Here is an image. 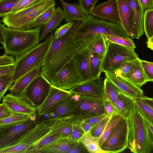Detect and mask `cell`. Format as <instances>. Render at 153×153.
Segmentation results:
<instances>
[{"instance_id": "obj_52", "label": "cell", "mask_w": 153, "mask_h": 153, "mask_svg": "<svg viewBox=\"0 0 153 153\" xmlns=\"http://www.w3.org/2000/svg\"><path fill=\"white\" fill-rule=\"evenodd\" d=\"M13 114L4 103L0 104V120L9 116Z\"/></svg>"}, {"instance_id": "obj_22", "label": "cell", "mask_w": 153, "mask_h": 153, "mask_svg": "<svg viewBox=\"0 0 153 153\" xmlns=\"http://www.w3.org/2000/svg\"><path fill=\"white\" fill-rule=\"evenodd\" d=\"M73 94L69 91L58 88L51 85L48 96L42 104L37 109V114L42 115L58 102Z\"/></svg>"}, {"instance_id": "obj_59", "label": "cell", "mask_w": 153, "mask_h": 153, "mask_svg": "<svg viewBox=\"0 0 153 153\" xmlns=\"http://www.w3.org/2000/svg\"><path fill=\"white\" fill-rule=\"evenodd\" d=\"M147 47L151 50H153V36L150 38L148 39L147 42Z\"/></svg>"}, {"instance_id": "obj_24", "label": "cell", "mask_w": 153, "mask_h": 153, "mask_svg": "<svg viewBox=\"0 0 153 153\" xmlns=\"http://www.w3.org/2000/svg\"><path fill=\"white\" fill-rule=\"evenodd\" d=\"M41 66L34 68L16 81L8 89L9 94L16 97L20 96L33 79L40 73Z\"/></svg>"}, {"instance_id": "obj_16", "label": "cell", "mask_w": 153, "mask_h": 153, "mask_svg": "<svg viewBox=\"0 0 153 153\" xmlns=\"http://www.w3.org/2000/svg\"><path fill=\"white\" fill-rule=\"evenodd\" d=\"M90 13L93 16L121 25L117 0H108L95 6Z\"/></svg>"}, {"instance_id": "obj_49", "label": "cell", "mask_w": 153, "mask_h": 153, "mask_svg": "<svg viewBox=\"0 0 153 153\" xmlns=\"http://www.w3.org/2000/svg\"><path fill=\"white\" fill-rule=\"evenodd\" d=\"M42 0H20L11 11L14 12L28 7L39 2Z\"/></svg>"}, {"instance_id": "obj_35", "label": "cell", "mask_w": 153, "mask_h": 153, "mask_svg": "<svg viewBox=\"0 0 153 153\" xmlns=\"http://www.w3.org/2000/svg\"><path fill=\"white\" fill-rule=\"evenodd\" d=\"M143 29L148 39L153 36V8L145 10L143 17Z\"/></svg>"}, {"instance_id": "obj_23", "label": "cell", "mask_w": 153, "mask_h": 153, "mask_svg": "<svg viewBox=\"0 0 153 153\" xmlns=\"http://www.w3.org/2000/svg\"><path fill=\"white\" fill-rule=\"evenodd\" d=\"M121 25L128 36L131 37L133 27V11L127 0H117Z\"/></svg>"}, {"instance_id": "obj_25", "label": "cell", "mask_w": 153, "mask_h": 153, "mask_svg": "<svg viewBox=\"0 0 153 153\" xmlns=\"http://www.w3.org/2000/svg\"><path fill=\"white\" fill-rule=\"evenodd\" d=\"M77 141L70 140L68 137H61L42 147L38 153H67Z\"/></svg>"}, {"instance_id": "obj_48", "label": "cell", "mask_w": 153, "mask_h": 153, "mask_svg": "<svg viewBox=\"0 0 153 153\" xmlns=\"http://www.w3.org/2000/svg\"><path fill=\"white\" fill-rule=\"evenodd\" d=\"M140 62L148 82L153 81V63L140 59Z\"/></svg>"}, {"instance_id": "obj_50", "label": "cell", "mask_w": 153, "mask_h": 153, "mask_svg": "<svg viewBox=\"0 0 153 153\" xmlns=\"http://www.w3.org/2000/svg\"><path fill=\"white\" fill-rule=\"evenodd\" d=\"M89 153L84 145L79 141L75 145L67 152V153Z\"/></svg>"}, {"instance_id": "obj_42", "label": "cell", "mask_w": 153, "mask_h": 153, "mask_svg": "<svg viewBox=\"0 0 153 153\" xmlns=\"http://www.w3.org/2000/svg\"><path fill=\"white\" fill-rule=\"evenodd\" d=\"M112 116L108 115L105 117L92 126L90 130L91 134L95 137H99L103 131Z\"/></svg>"}, {"instance_id": "obj_31", "label": "cell", "mask_w": 153, "mask_h": 153, "mask_svg": "<svg viewBox=\"0 0 153 153\" xmlns=\"http://www.w3.org/2000/svg\"><path fill=\"white\" fill-rule=\"evenodd\" d=\"M103 57L95 53H91L89 68L91 79L100 77L102 72L101 64Z\"/></svg>"}, {"instance_id": "obj_28", "label": "cell", "mask_w": 153, "mask_h": 153, "mask_svg": "<svg viewBox=\"0 0 153 153\" xmlns=\"http://www.w3.org/2000/svg\"><path fill=\"white\" fill-rule=\"evenodd\" d=\"M63 8L65 22L82 21L87 16L76 3L70 4L63 0H59Z\"/></svg>"}, {"instance_id": "obj_7", "label": "cell", "mask_w": 153, "mask_h": 153, "mask_svg": "<svg viewBox=\"0 0 153 153\" xmlns=\"http://www.w3.org/2000/svg\"><path fill=\"white\" fill-rule=\"evenodd\" d=\"M105 41L107 49L101 63L102 72H113L124 62L139 58L134 50Z\"/></svg>"}, {"instance_id": "obj_37", "label": "cell", "mask_w": 153, "mask_h": 153, "mask_svg": "<svg viewBox=\"0 0 153 153\" xmlns=\"http://www.w3.org/2000/svg\"><path fill=\"white\" fill-rule=\"evenodd\" d=\"M107 49V43L104 36L100 34L91 46V53H95L104 56Z\"/></svg>"}, {"instance_id": "obj_1", "label": "cell", "mask_w": 153, "mask_h": 153, "mask_svg": "<svg viewBox=\"0 0 153 153\" xmlns=\"http://www.w3.org/2000/svg\"><path fill=\"white\" fill-rule=\"evenodd\" d=\"M127 122V148L134 153H150L153 149V137L149 130L146 118L134 102L122 115Z\"/></svg>"}, {"instance_id": "obj_44", "label": "cell", "mask_w": 153, "mask_h": 153, "mask_svg": "<svg viewBox=\"0 0 153 153\" xmlns=\"http://www.w3.org/2000/svg\"><path fill=\"white\" fill-rule=\"evenodd\" d=\"M62 137L61 134L59 132L54 133L45 137L35 145L33 148L32 153H38V151L42 147Z\"/></svg>"}, {"instance_id": "obj_55", "label": "cell", "mask_w": 153, "mask_h": 153, "mask_svg": "<svg viewBox=\"0 0 153 153\" xmlns=\"http://www.w3.org/2000/svg\"><path fill=\"white\" fill-rule=\"evenodd\" d=\"M14 64L8 65L0 66V76L4 74L13 71L15 68Z\"/></svg>"}, {"instance_id": "obj_18", "label": "cell", "mask_w": 153, "mask_h": 153, "mask_svg": "<svg viewBox=\"0 0 153 153\" xmlns=\"http://www.w3.org/2000/svg\"><path fill=\"white\" fill-rule=\"evenodd\" d=\"M106 78L112 82L120 91L134 99L143 95L141 88L125 78L116 76L113 72H105Z\"/></svg>"}, {"instance_id": "obj_13", "label": "cell", "mask_w": 153, "mask_h": 153, "mask_svg": "<svg viewBox=\"0 0 153 153\" xmlns=\"http://www.w3.org/2000/svg\"><path fill=\"white\" fill-rule=\"evenodd\" d=\"M49 82L54 87L68 91L83 82L73 58L56 74Z\"/></svg>"}, {"instance_id": "obj_40", "label": "cell", "mask_w": 153, "mask_h": 153, "mask_svg": "<svg viewBox=\"0 0 153 153\" xmlns=\"http://www.w3.org/2000/svg\"><path fill=\"white\" fill-rule=\"evenodd\" d=\"M13 72L4 74L0 76V102L12 84V81Z\"/></svg>"}, {"instance_id": "obj_45", "label": "cell", "mask_w": 153, "mask_h": 153, "mask_svg": "<svg viewBox=\"0 0 153 153\" xmlns=\"http://www.w3.org/2000/svg\"><path fill=\"white\" fill-rule=\"evenodd\" d=\"M79 5L86 16L89 15L98 0H78Z\"/></svg>"}, {"instance_id": "obj_20", "label": "cell", "mask_w": 153, "mask_h": 153, "mask_svg": "<svg viewBox=\"0 0 153 153\" xmlns=\"http://www.w3.org/2000/svg\"><path fill=\"white\" fill-rule=\"evenodd\" d=\"M95 39L88 47L76 53L73 57L77 69L83 82L91 79L89 68L90 47Z\"/></svg>"}, {"instance_id": "obj_32", "label": "cell", "mask_w": 153, "mask_h": 153, "mask_svg": "<svg viewBox=\"0 0 153 153\" xmlns=\"http://www.w3.org/2000/svg\"><path fill=\"white\" fill-rule=\"evenodd\" d=\"M103 83L104 91L106 99L115 107L118 95L121 91L112 82L106 78L104 80Z\"/></svg>"}, {"instance_id": "obj_6", "label": "cell", "mask_w": 153, "mask_h": 153, "mask_svg": "<svg viewBox=\"0 0 153 153\" xmlns=\"http://www.w3.org/2000/svg\"><path fill=\"white\" fill-rule=\"evenodd\" d=\"M79 41L72 38L52 60L45 66L40 68V73L49 82L56 74L79 51L88 47L99 35Z\"/></svg>"}, {"instance_id": "obj_51", "label": "cell", "mask_w": 153, "mask_h": 153, "mask_svg": "<svg viewBox=\"0 0 153 153\" xmlns=\"http://www.w3.org/2000/svg\"><path fill=\"white\" fill-rule=\"evenodd\" d=\"M14 61V58L12 56H8L5 53L2 56H0V66L13 64Z\"/></svg>"}, {"instance_id": "obj_46", "label": "cell", "mask_w": 153, "mask_h": 153, "mask_svg": "<svg viewBox=\"0 0 153 153\" xmlns=\"http://www.w3.org/2000/svg\"><path fill=\"white\" fill-rule=\"evenodd\" d=\"M74 22H71L61 25L56 29L53 34V38L54 39H59L66 34L70 30Z\"/></svg>"}, {"instance_id": "obj_43", "label": "cell", "mask_w": 153, "mask_h": 153, "mask_svg": "<svg viewBox=\"0 0 153 153\" xmlns=\"http://www.w3.org/2000/svg\"><path fill=\"white\" fill-rule=\"evenodd\" d=\"M20 0H0V17L10 13Z\"/></svg>"}, {"instance_id": "obj_47", "label": "cell", "mask_w": 153, "mask_h": 153, "mask_svg": "<svg viewBox=\"0 0 153 153\" xmlns=\"http://www.w3.org/2000/svg\"><path fill=\"white\" fill-rule=\"evenodd\" d=\"M134 61L124 62L112 72L116 76L124 78L130 70Z\"/></svg>"}, {"instance_id": "obj_14", "label": "cell", "mask_w": 153, "mask_h": 153, "mask_svg": "<svg viewBox=\"0 0 153 153\" xmlns=\"http://www.w3.org/2000/svg\"><path fill=\"white\" fill-rule=\"evenodd\" d=\"M73 94L58 102L42 115L37 114V123L73 117L76 103L73 97Z\"/></svg>"}, {"instance_id": "obj_54", "label": "cell", "mask_w": 153, "mask_h": 153, "mask_svg": "<svg viewBox=\"0 0 153 153\" xmlns=\"http://www.w3.org/2000/svg\"><path fill=\"white\" fill-rule=\"evenodd\" d=\"M108 115L107 114H104L82 120L89 123L92 127L103 118Z\"/></svg>"}, {"instance_id": "obj_29", "label": "cell", "mask_w": 153, "mask_h": 153, "mask_svg": "<svg viewBox=\"0 0 153 153\" xmlns=\"http://www.w3.org/2000/svg\"><path fill=\"white\" fill-rule=\"evenodd\" d=\"M134 102L148 120L153 123V99L143 95L134 99Z\"/></svg>"}, {"instance_id": "obj_58", "label": "cell", "mask_w": 153, "mask_h": 153, "mask_svg": "<svg viewBox=\"0 0 153 153\" xmlns=\"http://www.w3.org/2000/svg\"><path fill=\"white\" fill-rule=\"evenodd\" d=\"M4 26L1 23L0 20V43L3 45L4 44Z\"/></svg>"}, {"instance_id": "obj_2", "label": "cell", "mask_w": 153, "mask_h": 153, "mask_svg": "<svg viewBox=\"0 0 153 153\" xmlns=\"http://www.w3.org/2000/svg\"><path fill=\"white\" fill-rule=\"evenodd\" d=\"M97 34L129 37L120 24L95 17L87 16L80 21L72 32L71 37L75 41L90 38Z\"/></svg>"}, {"instance_id": "obj_41", "label": "cell", "mask_w": 153, "mask_h": 153, "mask_svg": "<svg viewBox=\"0 0 153 153\" xmlns=\"http://www.w3.org/2000/svg\"><path fill=\"white\" fill-rule=\"evenodd\" d=\"M55 6H53L40 15L35 20L33 28H41L47 22L55 10Z\"/></svg>"}, {"instance_id": "obj_12", "label": "cell", "mask_w": 153, "mask_h": 153, "mask_svg": "<svg viewBox=\"0 0 153 153\" xmlns=\"http://www.w3.org/2000/svg\"><path fill=\"white\" fill-rule=\"evenodd\" d=\"M123 117L102 145L101 148L107 153L120 152L127 148L128 126L126 119Z\"/></svg>"}, {"instance_id": "obj_53", "label": "cell", "mask_w": 153, "mask_h": 153, "mask_svg": "<svg viewBox=\"0 0 153 153\" xmlns=\"http://www.w3.org/2000/svg\"><path fill=\"white\" fill-rule=\"evenodd\" d=\"M104 106L105 110L108 115L112 116L114 114H116V108L109 101L105 100Z\"/></svg>"}, {"instance_id": "obj_56", "label": "cell", "mask_w": 153, "mask_h": 153, "mask_svg": "<svg viewBox=\"0 0 153 153\" xmlns=\"http://www.w3.org/2000/svg\"><path fill=\"white\" fill-rule=\"evenodd\" d=\"M144 10L153 8V0H139Z\"/></svg>"}, {"instance_id": "obj_9", "label": "cell", "mask_w": 153, "mask_h": 153, "mask_svg": "<svg viewBox=\"0 0 153 153\" xmlns=\"http://www.w3.org/2000/svg\"><path fill=\"white\" fill-rule=\"evenodd\" d=\"M37 113L28 120L0 127V151L14 144L21 136L37 123Z\"/></svg>"}, {"instance_id": "obj_19", "label": "cell", "mask_w": 153, "mask_h": 153, "mask_svg": "<svg viewBox=\"0 0 153 153\" xmlns=\"http://www.w3.org/2000/svg\"><path fill=\"white\" fill-rule=\"evenodd\" d=\"M80 21L74 22L70 30L62 37L58 39L53 38L40 68H43L49 63L67 45L72 39L73 31Z\"/></svg>"}, {"instance_id": "obj_11", "label": "cell", "mask_w": 153, "mask_h": 153, "mask_svg": "<svg viewBox=\"0 0 153 153\" xmlns=\"http://www.w3.org/2000/svg\"><path fill=\"white\" fill-rule=\"evenodd\" d=\"M105 100L101 98L79 95L74 111L73 117L82 120L108 114L104 106Z\"/></svg>"}, {"instance_id": "obj_33", "label": "cell", "mask_w": 153, "mask_h": 153, "mask_svg": "<svg viewBox=\"0 0 153 153\" xmlns=\"http://www.w3.org/2000/svg\"><path fill=\"white\" fill-rule=\"evenodd\" d=\"M133 102V99L123 93L120 92L115 102L116 114L122 116Z\"/></svg>"}, {"instance_id": "obj_21", "label": "cell", "mask_w": 153, "mask_h": 153, "mask_svg": "<svg viewBox=\"0 0 153 153\" xmlns=\"http://www.w3.org/2000/svg\"><path fill=\"white\" fill-rule=\"evenodd\" d=\"M134 13L133 27L131 38L138 39L143 35L144 10L139 0H127Z\"/></svg>"}, {"instance_id": "obj_38", "label": "cell", "mask_w": 153, "mask_h": 153, "mask_svg": "<svg viewBox=\"0 0 153 153\" xmlns=\"http://www.w3.org/2000/svg\"><path fill=\"white\" fill-rule=\"evenodd\" d=\"M31 115L13 113L9 116L0 120V127L25 121L30 118Z\"/></svg>"}, {"instance_id": "obj_15", "label": "cell", "mask_w": 153, "mask_h": 153, "mask_svg": "<svg viewBox=\"0 0 153 153\" xmlns=\"http://www.w3.org/2000/svg\"><path fill=\"white\" fill-rule=\"evenodd\" d=\"M69 91L74 94L107 100L104 91L103 82L100 77L83 82Z\"/></svg>"}, {"instance_id": "obj_26", "label": "cell", "mask_w": 153, "mask_h": 153, "mask_svg": "<svg viewBox=\"0 0 153 153\" xmlns=\"http://www.w3.org/2000/svg\"><path fill=\"white\" fill-rule=\"evenodd\" d=\"M124 78L140 88L148 82L139 58L134 61L130 70Z\"/></svg>"}, {"instance_id": "obj_17", "label": "cell", "mask_w": 153, "mask_h": 153, "mask_svg": "<svg viewBox=\"0 0 153 153\" xmlns=\"http://www.w3.org/2000/svg\"><path fill=\"white\" fill-rule=\"evenodd\" d=\"M4 103L13 113L32 115L36 113V109L21 96H13L8 94L3 97Z\"/></svg>"}, {"instance_id": "obj_30", "label": "cell", "mask_w": 153, "mask_h": 153, "mask_svg": "<svg viewBox=\"0 0 153 153\" xmlns=\"http://www.w3.org/2000/svg\"><path fill=\"white\" fill-rule=\"evenodd\" d=\"M99 137L93 136L90 131L85 132L79 141L82 143L90 153H107L103 150L100 146L99 143Z\"/></svg>"}, {"instance_id": "obj_10", "label": "cell", "mask_w": 153, "mask_h": 153, "mask_svg": "<svg viewBox=\"0 0 153 153\" xmlns=\"http://www.w3.org/2000/svg\"><path fill=\"white\" fill-rule=\"evenodd\" d=\"M51 87L50 82L40 73L20 96L37 110L45 100Z\"/></svg>"}, {"instance_id": "obj_57", "label": "cell", "mask_w": 153, "mask_h": 153, "mask_svg": "<svg viewBox=\"0 0 153 153\" xmlns=\"http://www.w3.org/2000/svg\"><path fill=\"white\" fill-rule=\"evenodd\" d=\"M80 120L82 126L85 132L89 131L92 127L91 125L83 120Z\"/></svg>"}, {"instance_id": "obj_4", "label": "cell", "mask_w": 153, "mask_h": 153, "mask_svg": "<svg viewBox=\"0 0 153 153\" xmlns=\"http://www.w3.org/2000/svg\"><path fill=\"white\" fill-rule=\"evenodd\" d=\"M54 0H42L36 4L2 17L1 21L9 28L29 30L33 28L36 19L42 13L55 5Z\"/></svg>"}, {"instance_id": "obj_34", "label": "cell", "mask_w": 153, "mask_h": 153, "mask_svg": "<svg viewBox=\"0 0 153 153\" xmlns=\"http://www.w3.org/2000/svg\"><path fill=\"white\" fill-rule=\"evenodd\" d=\"M123 117L121 115L118 114H114L112 116L103 131L99 137L98 143L101 148L112 130Z\"/></svg>"}, {"instance_id": "obj_27", "label": "cell", "mask_w": 153, "mask_h": 153, "mask_svg": "<svg viewBox=\"0 0 153 153\" xmlns=\"http://www.w3.org/2000/svg\"><path fill=\"white\" fill-rule=\"evenodd\" d=\"M65 19L63 10L60 7H57L51 18L43 26L40 35L39 42L44 40L49 33L59 26L62 20Z\"/></svg>"}, {"instance_id": "obj_5", "label": "cell", "mask_w": 153, "mask_h": 153, "mask_svg": "<svg viewBox=\"0 0 153 153\" xmlns=\"http://www.w3.org/2000/svg\"><path fill=\"white\" fill-rule=\"evenodd\" d=\"M51 32L44 42L16 58L12 84L33 69L41 66L53 39V31Z\"/></svg>"}, {"instance_id": "obj_39", "label": "cell", "mask_w": 153, "mask_h": 153, "mask_svg": "<svg viewBox=\"0 0 153 153\" xmlns=\"http://www.w3.org/2000/svg\"><path fill=\"white\" fill-rule=\"evenodd\" d=\"M72 131L68 138L71 140L78 141L82 136L85 132L82 126L80 120L73 117L71 118Z\"/></svg>"}, {"instance_id": "obj_36", "label": "cell", "mask_w": 153, "mask_h": 153, "mask_svg": "<svg viewBox=\"0 0 153 153\" xmlns=\"http://www.w3.org/2000/svg\"><path fill=\"white\" fill-rule=\"evenodd\" d=\"M105 40L112 43L134 50L136 47L133 40L129 37L108 35H103Z\"/></svg>"}, {"instance_id": "obj_8", "label": "cell", "mask_w": 153, "mask_h": 153, "mask_svg": "<svg viewBox=\"0 0 153 153\" xmlns=\"http://www.w3.org/2000/svg\"><path fill=\"white\" fill-rule=\"evenodd\" d=\"M55 120L37 123L22 134L13 145L15 151L19 153H32L35 145L50 132Z\"/></svg>"}, {"instance_id": "obj_3", "label": "cell", "mask_w": 153, "mask_h": 153, "mask_svg": "<svg viewBox=\"0 0 153 153\" xmlns=\"http://www.w3.org/2000/svg\"><path fill=\"white\" fill-rule=\"evenodd\" d=\"M3 47L5 53L19 57L39 44L41 28L21 30L4 26Z\"/></svg>"}]
</instances>
